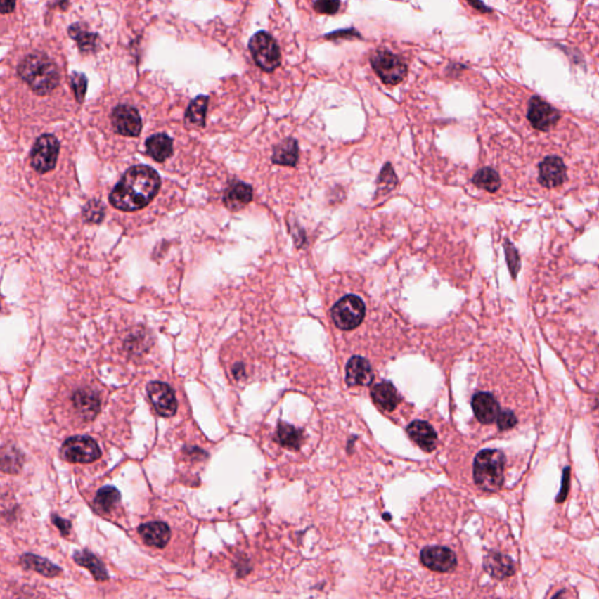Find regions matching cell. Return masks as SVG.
<instances>
[{
  "label": "cell",
  "instance_id": "cell-43",
  "mask_svg": "<svg viewBox=\"0 0 599 599\" xmlns=\"http://www.w3.org/2000/svg\"><path fill=\"white\" fill-rule=\"evenodd\" d=\"M467 3L470 4V6L475 8V10L484 12V13L491 12V8H489L487 5H484L481 0H467Z\"/></svg>",
  "mask_w": 599,
  "mask_h": 599
},
{
  "label": "cell",
  "instance_id": "cell-14",
  "mask_svg": "<svg viewBox=\"0 0 599 599\" xmlns=\"http://www.w3.org/2000/svg\"><path fill=\"white\" fill-rule=\"evenodd\" d=\"M567 167L562 158L558 156L546 157L540 164V181L544 188H558L565 181Z\"/></svg>",
  "mask_w": 599,
  "mask_h": 599
},
{
  "label": "cell",
  "instance_id": "cell-36",
  "mask_svg": "<svg viewBox=\"0 0 599 599\" xmlns=\"http://www.w3.org/2000/svg\"><path fill=\"white\" fill-rule=\"evenodd\" d=\"M314 10L321 14H336L341 7V0H315Z\"/></svg>",
  "mask_w": 599,
  "mask_h": 599
},
{
  "label": "cell",
  "instance_id": "cell-1",
  "mask_svg": "<svg viewBox=\"0 0 599 599\" xmlns=\"http://www.w3.org/2000/svg\"><path fill=\"white\" fill-rule=\"evenodd\" d=\"M160 178L147 165L131 167L124 172L109 195V202L124 212H135L149 205L158 195Z\"/></svg>",
  "mask_w": 599,
  "mask_h": 599
},
{
  "label": "cell",
  "instance_id": "cell-13",
  "mask_svg": "<svg viewBox=\"0 0 599 599\" xmlns=\"http://www.w3.org/2000/svg\"><path fill=\"white\" fill-rule=\"evenodd\" d=\"M420 560L426 568L433 572H452L456 567V554L446 547L424 548Z\"/></svg>",
  "mask_w": 599,
  "mask_h": 599
},
{
  "label": "cell",
  "instance_id": "cell-20",
  "mask_svg": "<svg viewBox=\"0 0 599 599\" xmlns=\"http://www.w3.org/2000/svg\"><path fill=\"white\" fill-rule=\"evenodd\" d=\"M139 533L151 547L164 548L170 540V528L164 522L144 523L139 528Z\"/></svg>",
  "mask_w": 599,
  "mask_h": 599
},
{
  "label": "cell",
  "instance_id": "cell-7",
  "mask_svg": "<svg viewBox=\"0 0 599 599\" xmlns=\"http://www.w3.org/2000/svg\"><path fill=\"white\" fill-rule=\"evenodd\" d=\"M59 153V140L51 134L41 135L32 148L30 156L31 167L38 174H47L56 167Z\"/></svg>",
  "mask_w": 599,
  "mask_h": 599
},
{
  "label": "cell",
  "instance_id": "cell-8",
  "mask_svg": "<svg viewBox=\"0 0 599 599\" xmlns=\"http://www.w3.org/2000/svg\"><path fill=\"white\" fill-rule=\"evenodd\" d=\"M61 456L68 463H89L101 456V449L91 437H72L63 443Z\"/></svg>",
  "mask_w": 599,
  "mask_h": 599
},
{
  "label": "cell",
  "instance_id": "cell-28",
  "mask_svg": "<svg viewBox=\"0 0 599 599\" xmlns=\"http://www.w3.org/2000/svg\"><path fill=\"white\" fill-rule=\"evenodd\" d=\"M121 501V494L115 487L107 486L100 489L95 496L94 508L100 514H108L119 505Z\"/></svg>",
  "mask_w": 599,
  "mask_h": 599
},
{
  "label": "cell",
  "instance_id": "cell-35",
  "mask_svg": "<svg viewBox=\"0 0 599 599\" xmlns=\"http://www.w3.org/2000/svg\"><path fill=\"white\" fill-rule=\"evenodd\" d=\"M72 87H73L74 95L79 103H82L87 91V77L84 74L73 73L72 75Z\"/></svg>",
  "mask_w": 599,
  "mask_h": 599
},
{
  "label": "cell",
  "instance_id": "cell-5",
  "mask_svg": "<svg viewBox=\"0 0 599 599\" xmlns=\"http://www.w3.org/2000/svg\"><path fill=\"white\" fill-rule=\"evenodd\" d=\"M370 63L375 73L385 84H398L408 74V66L401 56L387 49H378L370 56Z\"/></svg>",
  "mask_w": 599,
  "mask_h": 599
},
{
  "label": "cell",
  "instance_id": "cell-38",
  "mask_svg": "<svg viewBox=\"0 0 599 599\" xmlns=\"http://www.w3.org/2000/svg\"><path fill=\"white\" fill-rule=\"evenodd\" d=\"M328 40H336V39H362V34L356 28H344L338 31L330 32L324 35Z\"/></svg>",
  "mask_w": 599,
  "mask_h": 599
},
{
  "label": "cell",
  "instance_id": "cell-26",
  "mask_svg": "<svg viewBox=\"0 0 599 599\" xmlns=\"http://www.w3.org/2000/svg\"><path fill=\"white\" fill-rule=\"evenodd\" d=\"M207 105H209V98L205 95H200L198 98H195L186 109L185 122L188 123V126L197 127V128H202L205 126Z\"/></svg>",
  "mask_w": 599,
  "mask_h": 599
},
{
  "label": "cell",
  "instance_id": "cell-30",
  "mask_svg": "<svg viewBox=\"0 0 599 599\" xmlns=\"http://www.w3.org/2000/svg\"><path fill=\"white\" fill-rule=\"evenodd\" d=\"M473 184L488 192H496L501 186V179L498 172L491 167H484L474 174Z\"/></svg>",
  "mask_w": 599,
  "mask_h": 599
},
{
  "label": "cell",
  "instance_id": "cell-11",
  "mask_svg": "<svg viewBox=\"0 0 599 599\" xmlns=\"http://www.w3.org/2000/svg\"><path fill=\"white\" fill-rule=\"evenodd\" d=\"M527 116L532 126L541 131H549L561 119L558 110L539 96L530 100Z\"/></svg>",
  "mask_w": 599,
  "mask_h": 599
},
{
  "label": "cell",
  "instance_id": "cell-6",
  "mask_svg": "<svg viewBox=\"0 0 599 599\" xmlns=\"http://www.w3.org/2000/svg\"><path fill=\"white\" fill-rule=\"evenodd\" d=\"M331 318L342 330H352L362 323L366 316V304L356 295H345L335 303L330 310Z\"/></svg>",
  "mask_w": 599,
  "mask_h": 599
},
{
  "label": "cell",
  "instance_id": "cell-39",
  "mask_svg": "<svg viewBox=\"0 0 599 599\" xmlns=\"http://www.w3.org/2000/svg\"><path fill=\"white\" fill-rule=\"evenodd\" d=\"M496 422H498V429L510 430L516 425L517 419H516L514 412L510 411V410H505V411H500Z\"/></svg>",
  "mask_w": 599,
  "mask_h": 599
},
{
  "label": "cell",
  "instance_id": "cell-10",
  "mask_svg": "<svg viewBox=\"0 0 599 599\" xmlns=\"http://www.w3.org/2000/svg\"><path fill=\"white\" fill-rule=\"evenodd\" d=\"M112 126L115 133L122 136H140L142 131V120L136 108L131 105H117L112 112Z\"/></svg>",
  "mask_w": 599,
  "mask_h": 599
},
{
  "label": "cell",
  "instance_id": "cell-44",
  "mask_svg": "<svg viewBox=\"0 0 599 599\" xmlns=\"http://www.w3.org/2000/svg\"><path fill=\"white\" fill-rule=\"evenodd\" d=\"M233 375L236 376V378H238V380L244 375V368H243L241 364H237V366H234Z\"/></svg>",
  "mask_w": 599,
  "mask_h": 599
},
{
  "label": "cell",
  "instance_id": "cell-25",
  "mask_svg": "<svg viewBox=\"0 0 599 599\" xmlns=\"http://www.w3.org/2000/svg\"><path fill=\"white\" fill-rule=\"evenodd\" d=\"M20 563L25 569L39 572L45 577H56L61 572V569L53 565L49 560L37 556L33 554H26L21 558Z\"/></svg>",
  "mask_w": 599,
  "mask_h": 599
},
{
  "label": "cell",
  "instance_id": "cell-27",
  "mask_svg": "<svg viewBox=\"0 0 599 599\" xmlns=\"http://www.w3.org/2000/svg\"><path fill=\"white\" fill-rule=\"evenodd\" d=\"M70 38L77 41L79 49L82 53L94 52L98 42V34L88 31L87 26L84 24H74L68 30Z\"/></svg>",
  "mask_w": 599,
  "mask_h": 599
},
{
  "label": "cell",
  "instance_id": "cell-40",
  "mask_svg": "<svg viewBox=\"0 0 599 599\" xmlns=\"http://www.w3.org/2000/svg\"><path fill=\"white\" fill-rule=\"evenodd\" d=\"M569 474H570V470H569V467H567L565 470V474H563V484H562L561 491L558 494V502L565 501V498H567L569 491V484H570Z\"/></svg>",
  "mask_w": 599,
  "mask_h": 599
},
{
  "label": "cell",
  "instance_id": "cell-23",
  "mask_svg": "<svg viewBox=\"0 0 599 599\" xmlns=\"http://www.w3.org/2000/svg\"><path fill=\"white\" fill-rule=\"evenodd\" d=\"M299 160V146L294 139H287L273 150L272 162L278 165L295 167Z\"/></svg>",
  "mask_w": 599,
  "mask_h": 599
},
{
  "label": "cell",
  "instance_id": "cell-29",
  "mask_svg": "<svg viewBox=\"0 0 599 599\" xmlns=\"http://www.w3.org/2000/svg\"><path fill=\"white\" fill-rule=\"evenodd\" d=\"M302 440V432L300 430L295 429L294 426L286 424V423H279L278 431H276V442L281 446L286 447V449H297L301 446Z\"/></svg>",
  "mask_w": 599,
  "mask_h": 599
},
{
  "label": "cell",
  "instance_id": "cell-19",
  "mask_svg": "<svg viewBox=\"0 0 599 599\" xmlns=\"http://www.w3.org/2000/svg\"><path fill=\"white\" fill-rule=\"evenodd\" d=\"M484 569L494 579H503L515 572L512 558L501 553H489L484 558Z\"/></svg>",
  "mask_w": 599,
  "mask_h": 599
},
{
  "label": "cell",
  "instance_id": "cell-2",
  "mask_svg": "<svg viewBox=\"0 0 599 599\" xmlns=\"http://www.w3.org/2000/svg\"><path fill=\"white\" fill-rule=\"evenodd\" d=\"M18 75L38 95L51 94L60 84L58 67L42 53L26 56L18 66Z\"/></svg>",
  "mask_w": 599,
  "mask_h": 599
},
{
  "label": "cell",
  "instance_id": "cell-4",
  "mask_svg": "<svg viewBox=\"0 0 599 599\" xmlns=\"http://www.w3.org/2000/svg\"><path fill=\"white\" fill-rule=\"evenodd\" d=\"M248 49L255 63L264 72L272 73L281 63L279 45L267 32L260 31L255 33L248 42Z\"/></svg>",
  "mask_w": 599,
  "mask_h": 599
},
{
  "label": "cell",
  "instance_id": "cell-12",
  "mask_svg": "<svg viewBox=\"0 0 599 599\" xmlns=\"http://www.w3.org/2000/svg\"><path fill=\"white\" fill-rule=\"evenodd\" d=\"M148 394L157 413L162 417H171L177 411V399L172 387L163 382L148 384Z\"/></svg>",
  "mask_w": 599,
  "mask_h": 599
},
{
  "label": "cell",
  "instance_id": "cell-24",
  "mask_svg": "<svg viewBox=\"0 0 599 599\" xmlns=\"http://www.w3.org/2000/svg\"><path fill=\"white\" fill-rule=\"evenodd\" d=\"M73 558L77 565L87 568L98 582H103L108 579V572L105 570V565H102V562L89 551H77Z\"/></svg>",
  "mask_w": 599,
  "mask_h": 599
},
{
  "label": "cell",
  "instance_id": "cell-32",
  "mask_svg": "<svg viewBox=\"0 0 599 599\" xmlns=\"http://www.w3.org/2000/svg\"><path fill=\"white\" fill-rule=\"evenodd\" d=\"M84 221L91 224L101 223L105 218V206L98 200H91L84 207Z\"/></svg>",
  "mask_w": 599,
  "mask_h": 599
},
{
  "label": "cell",
  "instance_id": "cell-18",
  "mask_svg": "<svg viewBox=\"0 0 599 599\" xmlns=\"http://www.w3.org/2000/svg\"><path fill=\"white\" fill-rule=\"evenodd\" d=\"M408 434L423 451L432 452L437 446V433L429 423L416 420L408 426Z\"/></svg>",
  "mask_w": 599,
  "mask_h": 599
},
{
  "label": "cell",
  "instance_id": "cell-9",
  "mask_svg": "<svg viewBox=\"0 0 599 599\" xmlns=\"http://www.w3.org/2000/svg\"><path fill=\"white\" fill-rule=\"evenodd\" d=\"M70 406L77 418L82 422H91L101 408V396L94 387H79L70 396Z\"/></svg>",
  "mask_w": 599,
  "mask_h": 599
},
{
  "label": "cell",
  "instance_id": "cell-31",
  "mask_svg": "<svg viewBox=\"0 0 599 599\" xmlns=\"http://www.w3.org/2000/svg\"><path fill=\"white\" fill-rule=\"evenodd\" d=\"M126 349L129 352H144L149 348V334L143 329H139L137 331H134L128 336L126 340Z\"/></svg>",
  "mask_w": 599,
  "mask_h": 599
},
{
  "label": "cell",
  "instance_id": "cell-16",
  "mask_svg": "<svg viewBox=\"0 0 599 599\" xmlns=\"http://www.w3.org/2000/svg\"><path fill=\"white\" fill-rule=\"evenodd\" d=\"M474 415L482 424H491L498 419L500 405L493 394L489 392H477L472 399Z\"/></svg>",
  "mask_w": 599,
  "mask_h": 599
},
{
  "label": "cell",
  "instance_id": "cell-21",
  "mask_svg": "<svg viewBox=\"0 0 599 599\" xmlns=\"http://www.w3.org/2000/svg\"><path fill=\"white\" fill-rule=\"evenodd\" d=\"M146 150L153 160L163 163L174 153V141L167 134H155L146 141Z\"/></svg>",
  "mask_w": 599,
  "mask_h": 599
},
{
  "label": "cell",
  "instance_id": "cell-34",
  "mask_svg": "<svg viewBox=\"0 0 599 599\" xmlns=\"http://www.w3.org/2000/svg\"><path fill=\"white\" fill-rule=\"evenodd\" d=\"M20 460L19 453L15 449H11L10 451L4 449L3 452V470L6 473H14L20 468Z\"/></svg>",
  "mask_w": 599,
  "mask_h": 599
},
{
  "label": "cell",
  "instance_id": "cell-15",
  "mask_svg": "<svg viewBox=\"0 0 599 599\" xmlns=\"http://www.w3.org/2000/svg\"><path fill=\"white\" fill-rule=\"evenodd\" d=\"M373 371L370 363L361 356H354L349 359L345 368V380L349 387H369L373 383Z\"/></svg>",
  "mask_w": 599,
  "mask_h": 599
},
{
  "label": "cell",
  "instance_id": "cell-3",
  "mask_svg": "<svg viewBox=\"0 0 599 599\" xmlns=\"http://www.w3.org/2000/svg\"><path fill=\"white\" fill-rule=\"evenodd\" d=\"M505 456L498 449H484L474 459V481L482 491L494 493L505 481Z\"/></svg>",
  "mask_w": 599,
  "mask_h": 599
},
{
  "label": "cell",
  "instance_id": "cell-41",
  "mask_svg": "<svg viewBox=\"0 0 599 599\" xmlns=\"http://www.w3.org/2000/svg\"><path fill=\"white\" fill-rule=\"evenodd\" d=\"M52 521L56 524V528H59L60 532L63 535H68L70 530V522L67 520L61 519L60 516L53 515Z\"/></svg>",
  "mask_w": 599,
  "mask_h": 599
},
{
  "label": "cell",
  "instance_id": "cell-17",
  "mask_svg": "<svg viewBox=\"0 0 599 599\" xmlns=\"http://www.w3.org/2000/svg\"><path fill=\"white\" fill-rule=\"evenodd\" d=\"M253 198V190L251 185L246 184L244 181H232L226 190L224 192V205L226 206L230 211H239L244 209L252 202Z\"/></svg>",
  "mask_w": 599,
  "mask_h": 599
},
{
  "label": "cell",
  "instance_id": "cell-33",
  "mask_svg": "<svg viewBox=\"0 0 599 599\" xmlns=\"http://www.w3.org/2000/svg\"><path fill=\"white\" fill-rule=\"evenodd\" d=\"M378 188L377 192H389L397 185V177L394 174V169L391 167L390 163H387V165L383 167V170L380 174L378 177Z\"/></svg>",
  "mask_w": 599,
  "mask_h": 599
},
{
  "label": "cell",
  "instance_id": "cell-42",
  "mask_svg": "<svg viewBox=\"0 0 599 599\" xmlns=\"http://www.w3.org/2000/svg\"><path fill=\"white\" fill-rule=\"evenodd\" d=\"M15 3H17V0H0L1 13L6 14L12 12L15 7Z\"/></svg>",
  "mask_w": 599,
  "mask_h": 599
},
{
  "label": "cell",
  "instance_id": "cell-37",
  "mask_svg": "<svg viewBox=\"0 0 599 599\" xmlns=\"http://www.w3.org/2000/svg\"><path fill=\"white\" fill-rule=\"evenodd\" d=\"M505 255H507V260H508L509 269H510L513 276L515 278L517 271L520 269L519 255L508 241H505Z\"/></svg>",
  "mask_w": 599,
  "mask_h": 599
},
{
  "label": "cell",
  "instance_id": "cell-22",
  "mask_svg": "<svg viewBox=\"0 0 599 599\" xmlns=\"http://www.w3.org/2000/svg\"><path fill=\"white\" fill-rule=\"evenodd\" d=\"M371 397L373 401L385 411H394L399 403L397 390L390 382H382L373 385L371 389Z\"/></svg>",
  "mask_w": 599,
  "mask_h": 599
}]
</instances>
